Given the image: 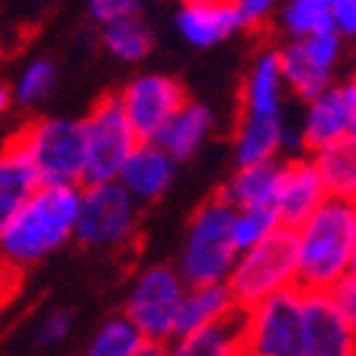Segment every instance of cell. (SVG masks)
Listing matches in <instances>:
<instances>
[{
  "label": "cell",
  "instance_id": "cell-12",
  "mask_svg": "<svg viewBox=\"0 0 356 356\" xmlns=\"http://www.w3.org/2000/svg\"><path fill=\"white\" fill-rule=\"evenodd\" d=\"M302 145L315 151L321 145L356 135V83L353 81H331L324 90L305 99L302 113Z\"/></svg>",
  "mask_w": 356,
  "mask_h": 356
},
{
  "label": "cell",
  "instance_id": "cell-20",
  "mask_svg": "<svg viewBox=\"0 0 356 356\" xmlns=\"http://www.w3.org/2000/svg\"><path fill=\"white\" fill-rule=\"evenodd\" d=\"M234 308L238 305H234V298H232V292H228L225 282L186 286V292H183V298H180V308H177V318H174V337L202 331V327H209V324L228 318Z\"/></svg>",
  "mask_w": 356,
  "mask_h": 356
},
{
  "label": "cell",
  "instance_id": "cell-27",
  "mask_svg": "<svg viewBox=\"0 0 356 356\" xmlns=\"http://www.w3.org/2000/svg\"><path fill=\"white\" fill-rule=\"evenodd\" d=\"M141 343H145V337H141L138 327L125 315H116L97 327L83 356H132Z\"/></svg>",
  "mask_w": 356,
  "mask_h": 356
},
{
  "label": "cell",
  "instance_id": "cell-10",
  "mask_svg": "<svg viewBox=\"0 0 356 356\" xmlns=\"http://www.w3.org/2000/svg\"><path fill=\"white\" fill-rule=\"evenodd\" d=\"M83 135H87V158H83L81 186L116 180L125 154L138 141L132 125L125 122L116 97H103L90 109V116L83 119Z\"/></svg>",
  "mask_w": 356,
  "mask_h": 356
},
{
  "label": "cell",
  "instance_id": "cell-17",
  "mask_svg": "<svg viewBox=\"0 0 356 356\" xmlns=\"http://www.w3.org/2000/svg\"><path fill=\"white\" fill-rule=\"evenodd\" d=\"M216 129V116L206 103H193V99H183L177 113L161 125V132L154 135L161 148L170 154V158L180 164V161H190L199 154V148L209 141Z\"/></svg>",
  "mask_w": 356,
  "mask_h": 356
},
{
  "label": "cell",
  "instance_id": "cell-36",
  "mask_svg": "<svg viewBox=\"0 0 356 356\" xmlns=\"http://www.w3.org/2000/svg\"><path fill=\"white\" fill-rule=\"evenodd\" d=\"M132 356H167V343H161V340H145Z\"/></svg>",
  "mask_w": 356,
  "mask_h": 356
},
{
  "label": "cell",
  "instance_id": "cell-23",
  "mask_svg": "<svg viewBox=\"0 0 356 356\" xmlns=\"http://www.w3.org/2000/svg\"><path fill=\"white\" fill-rule=\"evenodd\" d=\"M286 119H250L241 116V125L234 132V164H264V161H280V141Z\"/></svg>",
  "mask_w": 356,
  "mask_h": 356
},
{
  "label": "cell",
  "instance_id": "cell-21",
  "mask_svg": "<svg viewBox=\"0 0 356 356\" xmlns=\"http://www.w3.org/2000/svg\"><path fill=\"white\" fill-rule=\"evenodd\" d=\"M35 186H39V177H35L29 158L23 154V148L17 141L3 145L0 148V234Z\"/></svg>",
  "mask_w": 356,
  "mask_h": 356
},
{
  "label": "cell",
  "instance_id": "cell-4",
  "mask_svg": "<svg viewBox=\"0 0 356 356\" xmlns=\"http://www.w3.org/2000/svg\"><path fill=\"white\" fill-rule=\"evenodd\" d=\"M232 212L234 206L222 196L206 199L196 209L183 238L180 264H177V273L183 276L186 286L228 280V270L238 257V248L232 241Z\"/></svg>",
  "mask_w": 356,
  "mask_h": 356
},
{
  "label": "cell",
  "instance_id": "cell-7",
  "mask_svg": "<svg viewBox=\"0 0 356 356\" xmlns=\"http://www.w3.org/2000/svg\"><path fill=\"white\" fill-rule=\"evenodd\" d=\"M305 292L292 286L244 308V356H302Z\"/></svg>",
  "mask_w": 356,
  "mask_h": 356
},
{
  "label": "cell",
  "instance_id": "cell-18",
  "mask_svg": "<svg viewBox=\"0 0 356 356\" xmlns=\"http://www.w3.org/2000/svg\"><path fill=\"white\" fill-rule=\"evenodd\" d=\"M286 81H282L276 49L260 51L244 81V116L250 119H286Z\"/></svg>",
  "mask_w": 356,
  "mask_h": 356
},
{
  "label": "cell",
  "instance_id": "cell-25",
  "mask_svg": "<svg viewBox=\"0 0 356 356\" xmlns=\"http://www.w3.org/2000/svg\"><path fill=\"white\" fill-rule=\"evenodd\" d=\"M276 167H280V161H264V164L238 167V170H234V177L225 183V190L218 193V196L228 199L234 209H244V206H273Z\"/></svg>",
  "mask_w": 356,
  "mask_h": 356
},
{
  "label": "cell",
  "instance_id": "cell-9",
  "mask_svg": "<svg viewBox=\"0 0 356 356\" xmlns=\"http://www.w3.org/2000/svg\"><path fill=\"white\" fill-rule=\"evenodd\" d=\"M183 292H186V282L177 273V266H145L125 296V318L138 327L145 340L167 343L174 337V318Z\"/></svg>",
  "mask_w": 356,
  "mask_h": 356
},
{
  "label": "cell",
  "instance_id": "cell-31",
  "mask_svg": "<svg viewBox=\"0 0 356 356\" xmlns=\"http://www.w3.org/2000/svg\"><path fill=\"white\" fill-rule=\"evenodd\" d=\"M145 0H87V17L97 26L116 23L125 17H141Z\"/></svg>",
  "mask_w": 356,
  "mask_h": 356
},
{
  "label": "cell",
  "instance_id": "cell-22",
  "mask_svg": "<svg viewBox=\"0 0 356 356\" xmlns=\"http://www.w3.org/2000/svg\"><path fill=\"white\" fill-rule=\"evenodd\" d=\"M308 154H312V164H315L327 196L353 199V193H356V141H353V135H350V138H340V141H331V145H321V148L308 151Z\"/></svg>",
  "mask_w": 356,
  "mask_h": 356
},
{
  "label": "cell",
  "instance_id": "cell-14",
  "mask_svg": "<svg viewBox=\"0 0 356 356\" xmlns=\"http://www.w3.org/2000/svg\"><path fill=\"white\" fill-rule=\"evenodd\" d=\"M302 315H305V337L302 356H353V324L327 302L324 292L302 289Z\"/></svg>",
  "mask_w": 356,
  "mask_h": 356
},
{
  "label": "cell",
  "instance_id": "cell-13",
  "mask_svg": "<svg viewBox=\"0 0 356 356\" xmlns=\"http://www.w3.org/2000/svg\"><path fill=\"white\" fill-rule=\"evenodd\" d=\"M324 196H327V190H324L312 158L292 154L289 161H280L273 190V209L280 216V225H286V228L302 225L324 202Z\"/></svg>",
  "mask_w": 356,
  "mask_h": 356
},
{
  "label": "cell",
  "instance_id": "cell-33",
  "mask_svg": "<svg viewBox=\"0 0 356 356\" xmlns=\"http://www.w3.org/2000/svg\"><path fill=\"white\" fill-rule=\"evenodd\" d=\"M232 3H234V10H238L241 26H244V29H254V26L266 23V19L273 17L280 0H232Z\"/></svg>",
  "mask_w": 356,
  "mask_h": 356
},
{
  "label": "cell",
  "instance_id": "cell-15",
  "mask_svg": "<svg viewBox=\"0 0 356 356\" xmlns=\"http://www.w3.org/2000/svg\"><path fill=\"white\" fill-rule=\"evenodd\" d=\"M174 177H177V161L154 138H141L125 154L122 167L116 174V183H122L138 202H154L174 186Z\"/></svg>",
  "mask_w": 356,
  "mask_h": 356
},
{
  "label": "cell",
  "instance_id": "cell-34",
  "mask_svg": "<svg viewBox=\"0 0 356 356\" xmlns=\"http://www.w3.org/2000/svg\"><path fill=\"white\" fill-rule=\"evenodd\" d=\"M327 10H331V26L343 39H350L356 33V0H327Z\"/></svg>",
  "mask_w": 356,
  "mask_h": 356
},
{
  "label": "cell",
  "instance_id": "cell-24",
  "mask_svg": "<svg viewBox=\"0 0 356 356\" xmlns=\"http://www.w3.org/2000/svg\"><path fill=\"white\" fill-rule=\"evenodd\" d=\"M99 45L106 49L109 58L122 61V65H138L151 55L154 35H151V26L141 17H125L99 29Z\"/></svg>",
  "mask_w": 356,
  "mask_h": 356
},
{
  "label": "cell",
  "instance_id": "cell-1",
  "mask_svg": "<svg viewBox=\"0 0 356 356\" xmlns=\"http://www.w3.org/2000/svg\"><path fill=\"white\" fill-rule=\"evenodd\" d=\"M81 186L39 183L0 234V260L13 270L35 266L74 238Z\"/></svg>",
  "mask_w": 356,
  "mask_h": 356
},
{
  "label": "cell",
  "instance_id": "cell-32",
  "mask_svg": "<svg viewBox=\"0 0 356 356\" xmlns=\"http://www.w3.org/2000/svg\"><path fill=\"white\" fill-rule=\"evenodd\" d=\"M324 296H327V302H331L340 315H343L356 327V276L347 273L340 282H334V286L324 292Z\"/></svg>",
  "mask_w": 356,
  "mask_h": 356
},
{
  "label": "cell",
  "instance_id": "cell-6",
  "mask_svg": "<svg viewBox=\"0 0 356 356\" xmlns=\"http://www.w3.org/2000/svg\"><path fill=\"white\" fill-rule=\"evenodd\" d=\"M29 158L39 183H77L83 177V158H87V135L83 119L49 116L26 125L13 138Z\"/></svg>",
  "mask_w": 356,
  "mask_h": 356
},
{
  "label": "cell",
  "instance_id": "cell-2",
  "mask_svg": "<svg viewBox=\"0 0 356 356\" xmlns=\"http://www.w3.org/2000/svg\"><path fill=\"white\" fill-rule=\"evenodd\" d=\"M296 234L298 289L327 292L356 266V206L347 196H324V202L292 228Z\"/></svg>",
  "mask_w": 356,
  "mask_h": 356
},
{
  "label": "cell",
  "instance_id": "cell-11",
  "mask_svg": "<svg viewBox=\"0 0 356 356\" xmlns=\"http://www.w3.org/2000/svg\"><path fill=\"white\" fill-rule=\"evenodd\" d=\"M119 109H122L125 122L132 125V132L141 138H154L161 132V125L177 113L186 93L174 77L161 74V71H145L135 74L132 81L119 93Z\"/></svg>",
  "mask_w": 356,
  "mask_h": 356
},
{
  "label": "cell",
  "instance_id": "cell-30",
  "mask_svg": "<svg viewBox=\"0 0 356 356\" xmlns=\"http://www.w3.org/2000/svg\"><path fill=\"white\" fill-rule=\"evenodd\" d=\"M71 331H74V315L67 308H51V312H45L39 318L33 340L39 347H58V343H65L71 337Z\"/></svg>",
  "mask_w": 356,
  "mask_h": 356
},
{
  "label": "cell",
  "instance_id": "cell-26",
  "mask_svg": "<svg viewBox=\"0 0 356 356\" xmlns=\"http://www.w3.org/2000/svg\"><path fill=\"white\" fill-rule=\"evenodd\" d=\"M276 19H280V29L286 39L334 29L327 0H280L276 3Z\"/></svg>",
  "mask_w": 356,
  "mask_h": 356
},
{
  "label": "cell",
  "instance_id": "cell-35",
  "mask_svg": "<svg viewBox=\"0 0 356 356\" xmlns=\"http://www.w3.org/2000/svg\"><path fill=\"white\" fill-rule=\"evenodd\" d=\"M13 282H17V270L0 260V305H3V302L13 296Z\"/></svg>",
  "mask_w": 356,
  "mask_h": 356
},
{
  "label": "cell",
  "instance_id": "cell-29",
  "mask_svg": "<svg viewBox=\"0 0 356 356\" xmlns=\"http://www.w3.org/2000/svg\"><path fill=\"white\" fill-rule=\"evenodd\" d=\"M276 228H280V216L273 206H244L232 212V241L238 250L254 248Z\"/></svg>",
  "mask_w": 356,
  "mask_h": 356
},
{
  "label": "cell",
  "instance_id": "cell-28",
  "mask_svg": "<svg viewBox=\"0 0 356 356\" xmlns=\"http://www.w3.org/2000/svg\"><path fill=\"white\" fill-rule=\"evenodd\" d=\"M58 87V65L51 58H33L26 61L19 77L13 81V103L19 106H35L42 99H49Z\"/></svg>",
  "mask_w": 356,
  "mask_h": 356
},
{
  "label": "cell",
  "instance_id": "cell-19",
  "mask_svg": "<svg viewBox=\"0 0 356 356\" xmlns=\"http://www.w3.org/2000/svg\"><path fill=\"white\" fill-rule=\"evenodd\" d=\"M167 356H244V308L202 331L167 340Z\"/></svg>",
  "mask_w": 356,
  "mask_h": 356
},
{
  "label": "cell",
  "instance_id": "cell-16",
  "mask_svg": "<svg viewBox=\"0 0 356 356\" xmlns=\"http://www.w3.org/2000/svg\"><path fill=\"white\" fill-rule=\"evenodd\" d=\"M174 26L193 49H216L244 29L232 0H180Z\"/></svg>",
  "mask_w": 356,
  "mask_h": 356
},
{
  "label": "cell",
  "instance_id": "cell-8",
  "mask_svg": "<svg viewBox=\"0 0 356 356\" xmlns=\"http://www.w3.org/2000/svg\"><path fill=\"white\" fill-rule=\"evenodd\" d=\"M347 55V39L337 29H321L312 35L286 39L276 49L282 81L302 103L312 99L318 90H324L331 81H337V71Z\"/></svg>",
  "mask_w": 356,
  "mask_h": 356
},
{
  "label": "cell",
  "instance_id": "cell-37",
  "mask_svg": "<svg viewBox=\"0 0 356 356\" xmlns=\"http://www.w3.org/2000/svg\"><path fill=\"white\" fill-rule=\"evenodd\" d=\"M10 106H13V90H10L7 83H0V116H3Z\"/></svg>",
  "mask_w": 356,
  "mask_h": 356
},
{
  "label": "cell",
  "instance_id": "cell-3",
  "mask_svg": "<svg viewBox=\"0 0 356 356\" xmlns=\"http://www.w3.org/2000/svg\"><path fill=\"white\" fill-rule=\"evenodd\" d=\"M225 286H228L238 308H250L264 302L266 296H276L282 289L298 286L296 234H292V228L280 225L273 234H266L254 248L238 250Z\"/></svg>",
  "mask_w": 356,
  "mask_h": 356
},
{
  "label": "cell",
  "instance_id": "cell-5",
  "mask_svg": "<svg viewBox=\"0 0 356 356\" xmlns=\"http://www.w3.org/2000/svg\"><path fill=\"white\" fill-rule=\"evenodd\" d=\"M141 202L122 183L81 186V209L74 222V241L93 250H119L138 238Z\"/></svg>",
  "mask_w": 356,
  "mask_h": 356
}]
</instances>
